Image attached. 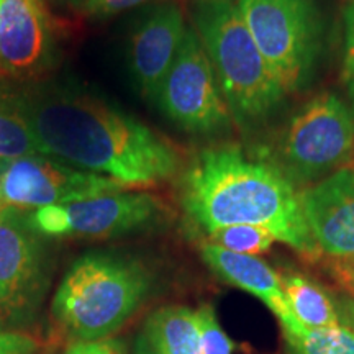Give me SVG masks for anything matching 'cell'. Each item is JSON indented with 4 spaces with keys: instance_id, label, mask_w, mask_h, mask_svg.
Listing matches in <instances>:
<instances>
[{
    "instance_id": "cell-1",
    "label": "cell",
    "mask_w": 354,
    "mask_h": 354,
    "mask_svg": "<svg viewBox=\"0 0 354 354\" xmlns=\"http://www.w3.org/2000/svg\"><path fill=\"white\" fill-rule=\"evenodd\" d=\"M43 153L125 189L172 177L180 159L169 141L117 105L76 87H33L12 100Z\"/></svg>"
},
{
    "instance_id": "cell-2",
    "label": "cell",
    "mask_w": 354,
    "mask_h": 354,
    "mask_svg": "<svg viewBox=\"0 0 354 354\" xmlns=\"http://www.w3.org/2000/svg\"><path fill=\"white\" fill-rule=\"evenodd\" d=\"M180 202L194 223L209 234L253 225L305 258L322 254L290 179L279 167L248 158L238 146L203 149L183 177Z\"/></svg>"
},
{
    "instance_id": "cell-3",
    "label": "cell",
    "mask_w": 354,
    "mask_h": 354,
    "mask_svg": "<svg viewBox=\"0 0 354 354\" xmlns=\"http://www.w3.org/2000/svg\"><path fill=\"white\" fill-rule=\"evenodd\" d=\"M151 274L135 259L87 253L74 261L53 299V317L71 338L100 342L141 307Z\"/></svg>"
},
{
    "instance_id": "cell-4",
    "label": "cell",
    "mask_w": 354,
    "mask_h": 354,
    "mask_svg": "<svg viewBox=\"0 0 354 354\" xmlns=\"http://www.w3.org/2000/svg\"><path fill=\"white\" fill-rule=\"evenodd\" d=\"M196 26L234 120L251 125L269 117L287 92L256 46L238 6L201 2Z\"/></svg>"
},
{
    "instance_id": "cell-5",
    "label": "cell",
    "mask_w": 354,
    "mask_h": 354,
    "mask_svg": "<svg viewBox=\"0 0 354 354\" xmlns=\"http://www.w3.org/2000/svg\"><path fill=\"white\" fill-rule=\"evenodd\" d=\"M238 10L284 91L302 87L320 50V20L312 2L238 0Z\"/></svg>"
},
{
    "instance_id": "cell-6",
    "label": "cell",
    "mask_w": 354,
    "mask_h": 354,
    "mask_svg": "<svg viewBox=\"0 0 354 354\" xmlns=\"http://www.w3.org/2000/svg\"><path fill=\"white\" fill-rule=\"evenodd\" d=\"M354 149V117L333 94H322L305 104L287 125L279 154L286 176L310 183L338 171Z\"/></svg>"
},
{
    "instance_id": "cell-7",
    "label": "cell",
    "mask_w": 354,
    "mask_h": 354,
    "mask_svg": "<svg viewBox=\"0 0 354 354\" xmlns=\"http://www.w3.org/2000/svg\"><path fill=\"white\" fill-rule=\"evenodd\" d=\"M156 102L172 123L189 133L210 135L225 130L230 110L215 71L194 28H187Z\"/></svg>"
},
{
    "instance_id": "cell-8",
    "label": "cell",
    "mask_w": 354,
    "mask_h": 354,
    "mask_svg": "<svg viewBox=\"0 0 354 354\" xmlns=\"http://www.w3.org/2000/svg\"><path fill=\"white\" fill-rule=\"evenodd\" d=\"M127 190L109 177L81 171L48 154L0 161V210L66 205Z\"/></svg>"
},
{
    "instance_id": "cell-9",
    "label": "cell",
    "mask_w": 354,
    "mask_h": 354,
    "mask_svg": "<svg viewBox=\"0 0 354 354\" xmlns=\"http://www.w3.org/2000/svg\"><path fill=\"white\" fill-rule=\"evenodd\" d=\"M46 289V259L38 234L19 210H0V331L32 323Z\"/></svg>"
},
{
    "instance_id": "cell-10",
    "label": "cell",
    "mask_w": 354,
    "mask_h": 354,
    "mask_svg": "<svg viewBox=\"0 0 354 354\" xmlns=\"http://www.w3.org/2000/svg\"><path fill=\"white\" fill-rule=\"evenodd\" d=\"M161 202L146 192H112L66 205L43 207L25 216L43 236L113 238L148 228L161 215Z\"/></svg>"
},
{
    "instance_id": "cell-11",
    "label": "cell",
    "mask_w": 354,
    "mask_h": 354,
    "mask_svg": "<svg viewBox=\"0 0 354 354\" xmlns=\"http://www.w3.org/2000/svg\"><path fill=\"white\" fill-rule=\"evenodd\" d=\"M310 233L322 253L354 258V169H338L300 192Z\"/></svg>"
},
{
    "instance_id": "cell-12",
    "label": "cell",
    "mask_w": 354,
    "mask_h": 354,
    "mask_svg": "<svg viewBox=\"0 0 354 354\" xmlns=\"http://www.w3.org/2000/svg\"><path fill=\"white\" fill-rule=\"evenodd\" d=\"M187 28L180 7L167 2L154 7L133 32L130 71L140 94L146 99L156 100Z\"/></svg>"
},
{
    "instance_id": "cell-13",
    "label": "cell",
    "mask_w": 354,
    "mask_h": 354,
    "mask_svg": "<svg viewBox=\"0 0 354 354\" xmlns=\"http://www.w3.org/2000/svg\"><path fill=\"white\" fill-rule=\"evenodd\" d=\"M53 32L43 0H0V69L37 74L51 63Z\"/></svg>"
},
{
    "instance_id": "cell-14",
    "label": "cell",
    "mask_w": 354,
    "mask_h": 354,
    "mask_svg": "<svg viewBox=\"0 0 354 354\" xmlns=\"http://www.w3.org/2000/svg\"><path fill=\"white\" fill-rule=\"evenodd\" d=\"M201 253L207 266L220 279L263 300L272 310L274 315H277L284 333L295 335L305 328L292 313L281 276L263 259L256 256L232 253L214 243H205Z\"/></svg>"
},
{
    "instance_id": "cell-15",
    "label": "cell",
    "mask_w": 354,
    "mask_h": 354,
    "mask_svg": "<svg viewBox=\"0 0 354 354\" xmlns=\"http://www.w3.org/2000/svg\"><path fill=\"white\" fill-rule=\"evenodd\" d=\"M143 336L158 354H202L196 310L184 305L158 308L145 323Z\"/></svg>"
},
{
    "instance_id": "cell-16",
    "label": "cell",
    "mask_w": 354,
    "mask_h": 354,
    "mask_svg": "<svg viewBox=\"0 0 354 354\" xmlns=\"http://www.w3.org/2000/svg\"><path fill=\"white\" fill-rule=\"evenodd\" d=\"M282 287L292 313L305 328H331L339 325L338 310L328 292L299 274H284Z\"/></svg>"
},
{
    "instance_id": "cell-17",
    "label": "cell",
    "mask_w": 354,
    "mask_h": 354,
    "mask_svg": "<svg viewBox=\"0 0 354 354\" xmlns=\"http://www.w3.org/2000/svg\"><path fill=\"white\" fill-rule=\"evenodd\" d=\"M44 154L37 136L13 102L0 100V161Z\"/></svg>"
},
{
    "instance_id": "cell-18",
    "label": "cell",
    "mask_w": 354,
    "mask_h": 354,
    "mask_svg": "<svg viewBox=\"0 0 354 354\" xmlns=\"http://www.w3.org/2000/svg\"><path fill=\"white\" fill-rule=\"evenodd\" d=\"M284 336L290 354H354V331L343 325Z\"/></svg>"
},
{
    "instance_id": "cell-19",
    "label": "cell",
    "mask_w": 354,
    "mask_h": 354,
    "mask_svg": "<svg viewBox=\"0 0 354 354\" xmlns=\"http://www.w3.org/2000/svg\"><path fill=\"white\" fill-rule=\"evenodd\" d=\"M210 240L214 245L225 248L232 253L256 256L269 251L276 238L264 228L253 225H234L210 233Z\"/></svg>"
},
{
    "instance_id": "cell-20",
    "label": "cell",
    "mask_w": 354,
    "mask_h": 354,
    "mask_svg": "<svg viewBox=\"0 0 354 354\" xmlns=\"http://www.w3.org/2000/svg\"><path fill=\"white\" fill-rule=\"evenodd\" d=\"M196 312L202 333V354H233L234 343L221 330L214 307L205 304Z\"/></svg>"
},
{
    "instance_id": "cell-21",
    "label": "cell",
    "mask_w": 354,
    "mask_h": 354,
    "mask_svg": "<svg viewBox=\"0 0 354 354\" xmlns=\"http://www.w3.org/2000/svg\"><path fill=\"white\" fill-rule=\"evenodd\" d=\"M151 0H82L77 3L79 12L92 19H105V17L117 15L128 8L143 6Z\"/></svg>"
},
{
    "instance_id": "cell-22",
    "label": "cell",
    "mask_w": 354,
    "mask_h": 354,
    "mask_svg": "<svg viewBox=\"0 0 354 354\" xmlns=\"http://www.w3.org/2000/svg\"><path fill=\"white\" fill-rule=\"evenodd\" d=\"M37 343L19 331H0V354H35Z\"/></svg>"
},
{
    "instance_id": "cell-23",
    "label": "cell",
    "mask_w": 354,
    "mask_h": 354,
    "mask_svg": "<svg viewBox=\"0 0 354 354\" xmlns=\"http://www.w3.org/2000/svg\"><path fill=\"white\" fill-rule=\"evenodd\" d=\"M66 354H125V348L118 342L100 339V342H77Z\"/></svg>"
},
{
    "instance_id": "cell-24",
    "label": "cell",
    "mask_w": 354,
    "mask_h": 354,
    "mask_svg": "<svg viewBox=\"0 0 354 354\" xmlns=\"http://www.w3.org/2000/svg\"><path fill=\"white\" fill-rule=\"evenodd\" d=\"M346 21V76L354 92V0L344 13Z\"/></svg>"
},
{
    "instance_id": "cell-25",
    "label": "cell",
    "mask_w": 354,
    "mask_h": 354,
    "mask_svg": "<svg viewBox=\"0 0 354 354\" xmlns=\"http://www.w3.org/2000/svg\"><path fill=\"white\" fill-rule=\"evenodd\" d=\"M339 272L343 277H346L349 282L354 284V258L353 259H339Z\"/></svg>"
},
{
    "instance_id": "cell-26",
    "label": "cell",
    "mask_w": 354,
    "mask_h": 354,
    "mask_svg": "<svg viewBox=\"0 0 354 354\" xmlns=\"http://www.w3.org/2000/svg\"><path fill=\"white\" fill-rule=\"evenodd\" d=\"M135 354H158V353L154 351L151 346H149L145 336L141 335L136 338V342H135Z\"/></svg>"
},
{
    "instance_id": "cell-27",
    "label": "cell",
    "mask_w": 354,
    "mask_h": 354,
    "mask_svg": "<svg viewBox=\"0 0 354 354\" xmlns=\"http://www.w3.org/2000/svg\"><path fill=\"white\" fill-rule=\"evenodd\" d=\"M201 2H232V0H201Z\"/></svg>"
},
{
    "instance_id": "cell-28",
    "label": "cell",
    "mask_w": 354,
    "mask_h": 354,
    "mask_svg": "<svg viewBox=\"0 0 354 354\" xmlns=\"http://www.w3.org/2000/svg\"><path fill=\"white\" fill-rule=\"evenodd\" d=\"M69 2H71V3H73V6H74V7H76L79 2H82V0H69Z\"/></svg>"
}]
</instances>
